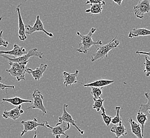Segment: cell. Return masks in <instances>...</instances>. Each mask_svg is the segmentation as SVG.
I'll use <instances>...</instances> for the list:
<instances>
[{
    "label": "cell",
    "mask_w": 150,
    "mask_h": 138,
    "mask_svg": "<svg viewBox=\"0 0 150 138\" xmlns=\"http://www.w3.org/2000/svg\"><path fill=\"white\" fill-rule=\"evenodd\" d=\"M96 29L95 28H92L90 32L87 34H81L80 32H77V36L81 38V42L79 43V48L77 49V52L86 54L89 51L90 48L92 46H96V45H101L102 42L100 40L94 42L92 39L93 34L95 33Z\"/></svg>",
    "instance_id": "1"
},
{
    "label": "cell",
    "mask_w": 150,
    "mask_h": 138,
    "mask_svg": "<svg viewBox=\"0 0 150 138\" xmlns=\"http://www.w3.org/2000/svg\"><path fill=\"white\" fill-rule=\"evenodd\" d=\"M116 37L117 36L113 39L111 40L109 43L104 45H102L98 48L96 52L91 56V62H94L96 61L107 58L108 54L109 53V52H110L111 50L117 48L119 45V42L116 39Z\"/></svg>",
    "instance_id": "2"
},
{
    "label": "cell",
    "mask_w": 150,
    "mask_h": 138,
    "mask_svg": "<svg viewBox=\"0 0 150 138\" xmlns=\"http://www.w3.org/2000/svg\"><path fill=\"white\" fill-rule=\"evenodd\" d=\"M9 65L11 68L6 69V71L8 72L12 77L16 78V81L19 82L25 80L27 64L9 61Z\"/></svg>",
    "instance_id": "3"
},
{
    "label": "cell",
    "mask_w": 150,
    "mask_h": 138,
    "mask_svg": "<svg viewBox=\"0 0 150 138\" xmlns=\"http://www.w3.org/2000/svg\"><path fill=\"white\" fill-rule=\"evenodd\" d=\"M0 56H2L3 58H6V60H7L8 61L27 64L29 62L30 58L32 57H37L40 58H42L43 56V53L38 51V49L35 47L30 49L28 52L26 53L25 54L17 58H9L4 54L0 55Z\"/></svg>",
    "instance_id": "4"
},
{
    "label": "cell",
    "mask_w": 150,
    "mask_h": 138,
    "mask_svg": "<svg viewBox=\"0 0 150 138\" xmlns=\"http://www.w3.org/2000/svg\"><path fill=\"white\" fill-rule=\"evenodd\" d=\"M46 127L51 129L52 135L56 138H60L61 135H64L66 138H69V136L66 133V131L69 129L70 124L64 121H60L55 125V127L50 126L47 121H45Z\"/></svg>",
    "instance_id": "5"
},
{
    "label": "cell",
    "mask_w": 150,
    "mask_h": 138,
    "mask_svg": "<svg viewBox=\"0 0 150 138\" xmlns=\"http://www.w3.org/2000/svg\"><path fill=\"white\" fill-rule=\"evenodd\" d=\"M32 98L33 100L32 106L27 107L26 109H38L40 110L42 112L43 115H45L47 113L46 108L43 104V95L40 90L35 89L32 94Z\"/></svg>",
    "instance_id": "6"
},
{
    "label": "cell",
    "mask_w": 150,
    "mask_h": 138,
    "mask_svg": "<svg viewBox=\"0 0 150 138\" xmlns=\"http://www.w3.org/2000/svg\"><path fill=\"white\" fill-rule=\"evenodd\" d=\"M26 29V34H32L35 32H44L45 34H47L50 37H53V34L51 32H47L44 29V26L42 21H41L40 17L39 15H38L36 17V20L34 26H31L29 25H25Z\"/></svg>",
    "instance_id": "7"
},
{
    "label": "cell",
    "mask_w": 150,
    "mask_h": 138,
    "mask_svg": "<svg viewBox=\"0 0 150 138\" xmlns=\"http://www.w3.org/2000/svg\"><path fill=\"white\" fill-rule=\"evenodd\" d=\"M134 15L139 19H142L144 18L145 13L150 11V0H142L136 6H133Z\"/></svg>",
    "instance_id": "8"
},
{
    "label": "cell",
    "mask_w": 150,
    "mask_h": 138,
    "mask_svg": "<svg viewBox=\"0 0 150 138\" xmlns=\"http://www.w3.org/2000/svg\"><path fill=\"white\" fill-rule=\"evenodd\" d=\"M21 124L23 127V130L20 133V136H23L26 133L31 131H35V134H36V131L38 127H45V121L44 123H38V120L36 118H34L33 120H27V121H23L21 122Z\"/></svg>",
    "instance_id": "9"
},
{
    "label": "cell",
    "mask_w": 150,
    "mask_h": 138,
    "mask_svg": "<svg viewBox=\"0 0 150 138\" xmlns=\"http://www.w3.org/2000/svg\"><path fill=\"white\" fill-rule=\"evenodd\" d=\"M23 113L24 111L21 109V105H20L10 111H7L6 109L4 110L2 116L5 119L10 118L13 121H16L20 118L21 115L23 114Z\"/></svg>",
    "instance_id": "10"
},
{
    "label": "cell",
    "mask_w": 150,
    "mask_h": 138,
    "mask_svg": "<svg viewBox=\"0 0 150 138\" xmlns=\"http://www.w3.org/2000/svg\"><path fill=\"white\" fill-rule=\"evenodd\" d=\"M68 107V105L67 104H64V106H63V113H62V115L59 118V122L64 121V122H66L69 123L70 124H71L72 125L76 128V129L78 130L81 134H84V131L81 130L77 125V124L76 123V122L72 118V116L67 111V108Z\"/></svg>",
    "instance_id": "11"
},
{
    "label": "cell",
    "mask_w": 150,
    "mask_h": 138,
    "mask_svg": "<svg viewBox=\"0 0 150 138\" xmlns=\"http://www.w3.org/2000/svg\"><path fill=\"white\" fill-rule=\"evenodd\" d=\"M21 4L17 6L16 8V11L17 12L18 19V35L19 38L21 41H25L27 39L26 34L25 25L23 23V18L20 13V6Z\"/></svg>",
    "instance_id": "12"
},
{
    "label": "cell",
    "mask_w": 150,
    "mask_h": 138,
    "mask_svg": "<svg viewBox=\"0 0 150 138\" xmlns=\"http://www.w3.org/2000/svg\"><path fill=\"white\" fill-rule=\"evenodd\" d=\"M47 67V64H40V66L36 68L35 70L27 68H26V73H28L30 75H32L33 78L35 81H38L42 78L43 75L44 73L45 72L46 68Z\"/></svg>",
    "instance_id": "13"
},
{
    "label": "cell",
    "mask_w": 150,
    "mask_h": 138,
    "mask_svg": "<svg viewBox=\"0 0 150 138\" xmlns=\"http://www.w3.org/2000/svg\"><path fill=\"white\" fill-rule=\"evenodd\" d=\"M79 73L78 70H76L74 73H68L66 71L63 72V78H64V84L65 86L67 87L71 86L74 84H81L77 80L78 75Z\"/></svg>",
    "instance_id": "14"
},
{
    "label": "cell",
    "mask_w": 150,
    "mask_h": 138,
    "mask_svg": "<svg viewBox=\"0 0 150 138\" xmlns=\"http://www.w3.org/2000/svg\"><path fill=\"white\" fill-rule=\"evenodd\" d=\"M26 49L23 46H19L17 44H15L13 49L11 51H0V55H9L13 56V58H17L26 53Z\"/></svg>",
    "instance_id": "15"
},
{
    "label": "cell",
    "mask_w": 150,
    "mask_h": 138,
    "mask_svg": "<svg viewBox=\"0 0 150 138\" xmlns=\"http://www.w3.org/2000/svg\"><path fill=\"white\" fill-rule=\"evenodd\" d=\"M114 82V80L108 79H98L92 82L83 84L84 87H98L103 89L104 87L108 86Z\"/></svg>",
    "instance_id": "16"
},
{
    "label": "cell",
    "mask_w": 150,
    "mask_h": 138,
    "mask_svg": "<svg viewBox=\"0 0 150 138\" xmlns=\"http://www.w3.org/2000/svg\"><path fill=\"white\" fill-rule=\"evenodd\" d=\"M115 125L113 126L111 128L110 131L113 133L115 134L116 138H118L121 136L127 135V130L124 125L122 124V123H120Z\"/></svg>",
    "instance_id": "17"
},
{
    "label": "cell",
    "mask_w": 150,
    "mask_h": 138,
    "mask_svg": "<svg viewBox=\"0 0 150 138\" xmlns=\"http://www.w3.org/2000/svg\"><path fill=\"white\" fill-rule=\"evenodd\" d=\"M150 31L149 29L141 28H134L131 30L128 34V37L132 38L137 37L139 36H150Z\"/></svg>",
    "instance_id": "18"
},
{
    "label": "cell",
    "mask_w": 150,
    "mask_h": 138,
    "mask_svg": "<svg viewBox=\"0 0 150 138\" xmlns=\"http://www.w3.org/2000/svg\"><path fill=\"white\" fill-rule=\"evenodd\" d=\"M128 121L130 124L131 130L133 134L137 138H144V137L142 134L141 127L139 124L137 123L131 118H129Z\"/></svg>",
    "instance_id": "19"
},
{
    "label": "cell",
    "mask_w": 150,
    "mask_h": 138,
    "mask_svg": "<svg viewBox=\"0 0 150 138\" xmlns=\"http://www.w3.org/2000/svg\"><path fill=\"white\" fill-rule=\"evenodd\" d=\"M4 101L8 102L9 103L11 104L12 105H15V106L20 105L23 103H32L33 102L32 100L25 99L20 98L19 97H15L13 98H3L2 100V102L1 103L2 104Z\"/></svg>",
    "instance_id": "20"
},
{
    "label": "cell",
    "mask_w": 150,
    "mask_h": 138,
    "mask_svg": "<svg viewBox=\"0 0 150 138\" xmlns=\"http://www.w3.org/2000/svg\"><path fill=\"white\" fill-rule=\"evenodd\" d=\"M90 9H86L85 13H91L94 15L100 14L103 10V6H105V4H91Z\"/></svg>",
    "instance_id": "21"
},
{
    "label": "cell",
    "mask_w": 150,
    "mask_h": 138,
    "mask_svg": "<svg viewBox=\"0 0 150 138\" xmlns=\"http://www.w3.org/2000/svg\"><path fill=\"white\" fill-rule=\"evenodd\" d=\"M147 116L145 113H144L139 112L137 113L136 115V120L138 121L141 127L142 134L144 137V127L145 123L147 121Z\"/></svg>",
    "instance_id": "22"
},
{
    "label": "cell",
    "mask_w": 150,
    "mask_h": 138,
    "mask_svg": "<svg viewBox=\"0 0 150 138\" xmlns=\"http://www.w3.org/2000/svg\"><path fill=\"white\" fill-rule=\"evenodd\" d=\"M145 96L146 98L147 99V103L143 104H142L140 107H139V111L138 112H139L144 113H145L146 112H148L149 113H150V95L149 92H146L145 93Z\"/></svg>",
    "instance_id": "23"
},
{
    "label": "cell",
    "mask_w": 150,
    "mask_h": 138,
    "mask_svg": "<svg viewBox=\"0 0 150 138\" xmlns=\"http://www.w3.org/2000/svg\"><path fill=\"white\" fill-rule=\"evenodd\" d=\"M121 109L120 106L115 107V115L111 119V123L113 124H117L120 123H122V118L119 115Z\"/></svg>",
    "instance_id": "24"
},
{
    "label": "cell",
    "mask_w": 150,
    "mask_h": 138,
    "mask_svg": "<svg viewBox=\"0 0 150 138\" xmlns=\"http://www.w3.org/2000/svg\"><path fill=\"white\" fill-rule=\"evenodd\" d=\"M101 115L102 118V119H103V121L104 122L105 124L106 125V126L109 127L111 123L112 117L110 116H109V115H107L106 114L104 105L101 107Z\"/></svg>",
    "instance_id": "25"
},
{
    "label": "cell",
    "mask_w": 150,
    "mask_h": 138,
    "mask_svg": "<svg viewBox=\"0 0 150 138\" xmlns=\"http://www.w3.org/2000/svg\"><path fill=\"white\" fill-rule=\"evenodd\" d=\"M93 101L94 104L93 105V108L95 109L98 112H99L101 111V107L103 106L104 99L100 97L96 99H93Z\"/></svg>",
    "instance_id": "26"
},
{
    "label": "cell",
    "mask_w": 150,
    "mask_h": 138,
    "mask_svg": "<svg viewBox=\"0 0 150 138\" xmlns=\"http://www.w3.org/2000/svg\"><path fill=\"white\" fill-rule=\"evenodd\" d=\"M90 88H91V94L93 96V99H96L101 97V96L102 94V88H98V87H92Z\"/></svg>",
    "instance_id": "27"
},
{
    "label": "cell",
    "mask_w": 150,
    "mask_h": 138,
    "mask_svg": "<svg viewBox=\"0 0 150 138\" xmlns=\"http://www.w3.org/2000/svg\"><path fill=\"white\" fill-rule=\"evenodd\" d=\"M144 66L143 72L144 73L146 77H149L150 75V61L146 56L145 57Z\"/></svg>",
    "instance_id": "28"
},
{
    "label": "cell",
    "mask_w": 150,
    "mask_h": 138,
    "mask_svg": "<svg viewBox=\"0 0 150 138\" xmlns=\"http://www.w3.org/2000/svg\"><path fill=\"white\" fill-rule=\"evenodd\" d=\"M2 80V78L1 77H0V90H5L6 93L7 92V90L8 89H15V86L13 85H11V86H9V85H6L5 84L2 83L1 81Z\"/></svg>",
    "instance_id": "29"
},
{
    "label": "cell",
    "mask_w": 150,
    "mask_h": 138,
    "mask_svg": "<svg viewBox=\"0 0 150 138\" xmlns=\"http://www.w3.org/2000/svg\"><path fill=\"white\" fill-rule=\"evenodd\" d=\"M3 30H1L0 32V47L1 46H3L4 47L6 48L8 44H9V42L8 41H6L3 37Z\"/></svg>",
    "instance_id": "30"
},
{
    "label": "cell",
    "mask_w": 150,
    "mask_h": 138,
    "mask_svg": "<svg viewBox=\"0 0 150 138\" xmlns=\"http://www.w3.org/2000/svg\"><path fill=\"white\" fill-rule=\"evenodd\" d=\"M104 3L105 4V2L104 0H87L85 2V4H101Z\"/></svg>",
    "instance_id": "31"
},
{
    "label": "cell",
    "mask_w": 150,
    "mask_h": 138,
    "mask_svg": "<svg viewBox=\"0 0 150 138\" xmlns=\"http://www.w3.org/2000/svg\"><path fill=\"white\" fill-rule=\"evenodd\" d=\"M136 53L137 54H143V55H147L148 57H150V52H142V51H136Z\"/></svg>",
    "instance_id": "32"
},
{
    "label": "cell",
    "mask_w": 150,
    "mask_h": 138,
    "mask_svg": "<svg viewBox=\"0 0 150 138\" xmlns=\"http://www.w3.org/2000/svg\"><path fill=\"white\" fill-rule=\"evenodd\" d=\"M112 1L115 3H116L117 4H118V6H120L121 5V3L124 0H112Z\"/></svg>",
    "instance_id": "33"
},
{
    "label": "cell",
    "mask_w": 150,
    "mask_h": 138,
    "mask_svg": "<svg viewBox=\"0 0 150 138\" xmlns=\"http://www.w3.org/2000/svg\"><path fill=\"white\" fill-rule=\"evenodd\" d=\"M2 19H3V17H0V21H1V20H2Z\"/></svg>",
    "instance_id": "34"
},
{
    "label": "cell",
    "mask_w": 150,
    "mask_h": 138,
    "mask_svg": "<svg viewBox=\"0 0 150 138\" xmlns=\"http://www.w3.org/2000/svg\"><path fill=\"white\" fill-rule=\"evenodd\" d=\"M28 1V0H25V1Z\"/></svg>",
    "instance_id": "35"
},
{
    "label": "cell",
    "mask_w": 150,
    "mask_h": 138,
    "mask_svg": "<svg viewBox=\"0 0 150 138\" xmlns=\"http://www.w3.org/2000/svg\"><path fill=\"white\" fill-rule=\"evenodd\" d=\"M139 1H141V0H139Z\"/></svg>",
    "instance_id": "36"
}]
</instances>
